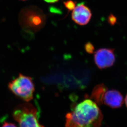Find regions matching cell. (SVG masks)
<instances>
[{"label":"cell","instance_id":"6da1fadb","mask_svg":"<svg viewBox=\"0 0 127 127\" xmlns=\"http://www.w3.org/2000/svg\"><path fill=\"white\" fill-rule=\"evenodd\" d=\"M103 117L95 102L91 99H85L66 115L65 127H100Z\"/></svg>","mask_w":127,"mask_h":127},{"label":"cell","instance_id":"7a4b0ae2","mask_svg":"<svg viewBox=\"0 0 127 127\" xmlns=\"http://www.w3.org/2000/svg\"><path fill=\"white\" fill-rule=\"evenodd\" d=\"M40 114L36 107L27 102L17 106L12 116L19 127H44L39 122Z\"/></svg>","mask_w":127,"mask_h":127},{"label":"cell","instance_id":"3957f363","mask_svg":"<svg viewBox=\"0 0 127 127\" xmlns=\"http://www.w3.org/2000/svg\"><path fill=\"white\" fill-rule=\"evenodd\" d=\"M8 88L17 97L26 102L33 99L35 87L30 77L20 74L17 77L10 82Z\"/></svg>","mask_w":127,"mask_h":127},{"label":"cell","instance_id":"277c9868","mask_svg":"<svg viewBox=\"0 0 127 127\" xmlns=\"http://www.w3.org/2000/svg\"><path fill=\"white\" fill-rule=\"evenodd\" d=\"M20 23L28 31H37L44 25L46 17L41 10L30 7L23 10L20 15Z\"/></svg>","mask_w":127,"mask_h":127},{"label":"cell","instance_id":"5b68a950","mask_svg":"<svg viewBox=\"0 0 127 127\" xmlns=\"http://www.w3.org/2000/svg\"><path fill=\"white\" fill-rule=\"evenodd\" d=\"M116 58L114 49L102 48L97 50L95 53L94 61L99 68H106L112 66Z\"/></svg>","mask_w":127,"mask_h":127},{"label":"cell","instance_id":"8992f818","mask_svg":"<svg viewBox=\"0 0 127 127\" xmlns=\"http://www.w3.org/2000/svg\"><path fill=\"white\" fill-rule=\"evenodd\" d=\"M92 17L90 9L84 3L79 4L73 10L71 14L72 20L78 25L84 26L88 24Z\"/></svg>","mask_w":127,"mask_h":127},{"label":"cell","instance_id":"52a82bcc","mask_svg":"<svg viewBox=\"0 0 127 127\" xmlns=\"http://www.w3.org/2000/svg\"><path fill=\"white\" fill-rule=\"evenodd\" d=\"M103 103L111 108H119L124 103V97L116 90H107L104 95Z\"/></svg>","mask_w":127,"mask_h":127},{"label":"cell","instance_id":"ba28073f","mask_svg":"<svg viewBox=\"0 0 127 127\" xmlns=\"http://www.w3.org/2000/svg\"><path fill=\"white\" fill-rule=\"evenodd\" d=\"M107 90V88L104 84H99L96 86L92 91L90 99L95 102L97 105H102L103 104L104 94Z\"/></svg>","mask_w":127,"mask_h":127},{"label":"cell","instance_id":"9c48e42d","mask_svg":"<svg viewBox=\"0 0 127 127\" xmlns=\"http://www.w3.org/2000/svg\"><path fill=\"white\" fill-rule=\"evenodd\" d=\"M64 4L66 8L69 11H72L76 7V2L72 0H68L64 2Z\"/></svg>","mask_w":127,"mask_h":127},{"label":"cell","instance_id":"30bf717a","mask_svg":"<svg viewBox=\"0 0 127 127\" xmlns=\"http://www.w3.org/2000/svg\"><path fill=\"white\" fill-rule=\"evenodd\" d=\"M85 48L86 51L89 54H92L94 52L95 47L91 42H88L86 43L85 45Z\"/></svg>","mask_w":127,"mask_h":127},{"label":"cell","instance_id":"8fae6325","mask_svg":"<svg viewBox=\"0 0 127 127\" xmlns=\"http://www.w3.org/2000/svg\"><path fill=\"white\" fill-rule=\"evenodd\" d=\"M107 21H108V23H109L111 25L114 26L117 22V19L115 16L111 14L108 17Z\"/></svg>","mask_w":127,"mask_h":127},{"label":"cell","instance_id":"7c38bea8","mask_svg":"<svg viewBox=\"0 0 127 127\" xmlns=\"http://www.w3.org/2000/svg\"><path fill=\"white\" fill-rule=\"evenodd\" d=\"M1 127H17V126L11 123L5 122Z\"/></svg>","mask_w":127,"mask_h":127},{"label":"cell","instance_id":"4fadbf2b","mask_svg":"<svg viewBox=\"0 0 127 127\" xmlns=\"http://www.w3.org/2000/svg\"><path fill=\"white\" fill-rule=\"evenodd\" d=\"M44 0L46 2L52 3L57 2L59 1V0Z\"/></svg>","mask_w":127,"mask_h":127},{"label":"cell","instance_id":"5bb4252c","mask_svg":"<svg viewBox=\"0 0 127 127\" xmlns=\"http://www.w3.org/2000/svg\"><path fill=\"white\" fill-rule=\"evenodd\" d=\"M125 103H126V107H127V95H126V98L125 99Z\"/></svg>","mask_w":127,"mask_h":127},{"label":"cell","instance_id":"9a60e30c","mask_svg":"<svg viewBox=\"0 0 127 127\" xmlns=\"http://www.w3.org/2000/svg\"></svg>","mask_w":127,"mask_h":127}]
</instances>
